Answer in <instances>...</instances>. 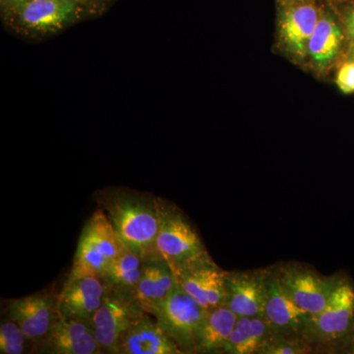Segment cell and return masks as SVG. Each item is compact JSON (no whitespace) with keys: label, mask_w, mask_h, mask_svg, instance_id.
I'll return each mask as SVG.
<instances>
[{"label":"cell","mask_w":354,"mask_h":354,"mask_svg":"<svg viewBox=\"0 0 354 354\" xmlns=\"http://www.w3.org/2000/svg\"><path fill=\"white\" fill-rule=\"evenodd\" d=\"M97 204L127 248L145 256L158 230V198L127 189L97 193Z\"/></svg>","instance_id":"6da1fadb"},{"label":"cell","mask_w":354,"mask_h":354,"mask_svg":"<svg viewBox=\"0 0 354 354\" xmlns=\"http://www.w3.org/2000/svg\"><path fill=\"white\" fill-rule=\"evenodd\" d=\"M86 18L87 13L76 0H25L2 21L21 38L44 41Z\"/></svg>","instance_id":"7a4b0ae2"},{"label":"cell","mask_w":354,"mask_h":354,"mask_svg":"<svg viewBox=\"0 0 354 354\" xmlns=\"http://www.w3.org/2000/svg\"><path fill=\"white\" fill-rule=\"evenodd\" d=\"M302 337L310 346H351L354 339V286L341 277L325 308L310 315Z\"/></svg>","instance_id":"3957f363"},{"label":"cell","mask_w":354,"mask_h":354,"mask_svg":"<svg viewBox=\"0 0 354 354\" xmlns=\"http://www.w3.org/2000/svg\"><path fill=\"white\" fill-rule=\"evenodd\" d=\"M151 252L160 256L174 270L208 251L183 212L158 198V230Z\"/></svg>","instance_id":"277c9868"},{"label":"cell","mask_w":354,"mask_h":354,"mask_svg":"<svg viewBox=\"0 0 354 354\" xmlns=\"http://www.w3.org/2000/svg\"><path fill=\"white\" fill-rule=\"evenodd\" d=\"M127 246L102 209H95L79 237L70 274H95L102 272Z\"/></svg>","instance_id":"5b68a950"},{"label":"cell","mask_w":354,"mask_h":354,"mask_svg":"<svg viewBox=\"0 0 354 354\" xmlns=\"http://www.w3.org/2000/svg\"><path fill=\"white\" fill-rule=\"evenodd\" d=\"M145 313L136 291L106 286L102 304L91 319L102 353L118 354L122 335Z\"/></svg>","instance_id":"8992f818"},{"label":"cell","mask_w":354,"mask_h":354,"mask_svg":"<svg viewBox=\"0 0 354 354\" xmlns=\"http://www.w3.org/2000/svg\"><path fill=\"white\" fill-rule=\"evenodd\" d=\"M274 270L286 295L311 315L325 308L341 279L322 276L313 268L297 262L283 263Z\"/></svg>","instance_id":"52a82bcc"},{"label":"cell","mask_w":354,"mask_h":354,"mask_svg":"<svg viewBox=\"0 0 354 354\" xmlns=\"http://www.w3.org/2000/svg\"><path fill=\"white\" fill-rule=\"evenodd\" d=\"M207 310L178 286L164 301L150 310L165 334L169 335L183 353H196L195 335Z\"/></svg>","instance_id":"ba28073f"},{"label":"cell","mask_w":354,"mask_h":354,"mask_svg":"<svg viewBox=\"0 0 354 354\" xmlns=\"http://www.w3.org/2000/svg\"><path fill=\"white\" fill-rule=\"evenodd\" d=\"M177 286L194 298L203 308L225 306L227 271L212 259L209 252L172 270Z\"/></svg>","instance_id":"9c48e42d"},{"label":"cell","mask_w":354,"mask_h":354,"mask_svg":"<svg viewBox=\"0 0 354 354\" xmlns=\"http://www.w3.org/2000/svg\"><path fill=\"white\" fill-rule=\"evenodd\" d=\"M272 268L227 272L225 306L237 317L263 316Z\"/></svg>","instance_id":"30bf717a"},{"label":"cell","mask_w":354,"mask_h":354,"mask_svg":"<svg viewBox=\"0 0 354 354\" xmlns=\"http://www.w3.org/2000/svg\"><path fill=\"white\" fill-rule=\"evenodd\" d=\"M6 306V317L18 324L30 341H37L48 334L60 318L58 295L53 292L9 299Z\"/></svg>","instance_id":"8fae6325"},{"label":"cell","mask_w":354,"mask_h":354,"mask_svg":"<svg viewBox=\"0 0 354 354\" xmlns=\"http://www.w3.org/2000/svg\"><path fill=\"white\" fill-rule=\"evenodd\" d=\"M41 353L99 354L101 346L95 339L91 320L59 318L48 334L37 339Z\"/></svg>","instance_id":"7c38bea8"},{"label":"cell","mask_w":354,"mask_h":354,"mask_svg":"<svg viewBox=\"0 0 354 354\" xmlns=\"http://www.w3.org/2000/svg\"><path fill=\"white\" fill-rule=\"evenodd\" d=\"M106 291V283L100 276L69 274L58 295L60 318L91 320L101 306Z\"/></svg>","instance_id":"4fadbf2b"},{"label":"cell","mask_w":354,"mask_h":354,"mask_svg":"<svg viewBox=\"0 0 354 354\" xmlns=\"http://www.w3.org/2000/svg\"><path fill=\"white\" fill-rule=\"evenodd\" d=\"M279 29L281 44L297 59L308 55L310 39L320 18L321 8L315 2L281 6Z\"/></svg>","instance_id":"5bb4252c"},{"label":"cell","mask_w":354,"mask_h":354,"mask_svg":"<svg viewBox=\"0 0 354 354\" xmlns=\"http://www.w3.org/2000/svg\"><path fill=\"white\" fill-rule=\"evenodd\" d=\"M272 268L263 317L274 335L302 337L311 314L307 313L283 290Z\"/></svg>","instance_id":"9a60e30c"},{"label":"cell","mask_w":354,"mask_h":354,"mask_svg":"<svg viewBox=\"0 0 354 354\" xmlns=\"http://www.w3.org/2000/svg\"><path fill=\"white\" fill-rule=\"evenodd\" d=\"M146 312L121 337L118 354H183L176 342Z\"/></svg>","instance_id":"2e32d148"},{"label":"cell","mask_w":354,"mask_h":354,"mask_svg":"<svg viewBox=\"0 0 354 354\" xmlns=\"http://www.w3.org/2000/svg\"><path fill=\"white\" fill-rule=\"evenodd\" d=\"M176 288V276L167 261L153 252L144 256L136 295L146 312L164 301Z\"/></svg>","instance_id":"e0dca14e"},{"label":"cell","mask_w":354,"mask_h":354,"mask_svg":"<svg viewBox=\"0 0 354 354\" xmlns=\"http://www.w3.org/2000/svg\"><path fill=\"white\" fill-rule=\"evenodd\" d=\"M237 318L239 317L225 306L207 310L195 335L196 353H225Z\"/></svg>","instance_id":"ac0fdd59"},{"label":"cell","mask_w":354,"mask_h":354,"mask_svg":"<svg viewBox=\"0 0 354 354\" xmlns=\"http://www.w3.org/2000/svg\"><path fill=\"white\" fill-rule=\"evenodd\" d=\"M274 335L263 316L239 317L227 346V354H261Z\"/></svg>","instance_id":"d6986e66"},{"label":"cell","mask_w":354,"mask_h":354,"mask_svg":"<svg viewBox=\"0 0 354 354\" xmlns=\"http://www.w3.org/2000/svg\"><path fill=\"white\" fill-rule=\"evenodd\" d=\"M342 31L332 14L321 9L320 18L308 46V55L319 68H326L339 55Z\"/></svg>","instance_id":"ffe728a7"},{"label":"cell","mask_w":354,"mask_h":354,"mask_svg":"<svg viewBox=\"0 0 354 354\" xmlns=\"http://www.w3.org/2000/svg\"><path fill=\"white\" fill-rule=\"evenodd\" d=\"M143 256L125 248L102 272L101 278L106 286L136 291L141 278Z\"/></svg>","instance_id":"44dd1931"},{"label":"cell","mask_w":354,"mask_h":354,"mask_svg":"<svg viewBox=\"0 0 354 354\" xmlns=\"http://www.w3.org/2000/svg\"><path fill=\"white\" fill-rule=\"evenodd\" d=\"M30 341L18 324L6 317L0 325V353L22 354L25 353L26 344Z\"/></svg>","instance_id":"7402d4cb"},{"label":"cell","mask_w":354,"mask_h":354,"mask_svg":"<svg viewBox=\"0 0 354 354\" xmlns=\"http://www.w3.org/2000/svg\"><path fill=\"white\" fill-rule=\"evenodd\" d=\"M312 346L302 337L272 335L261 354H302L311 353Z\"/></svg>","instance_id":"603a6c76"},{"label":"cell","mask_w":354,"mask_h":354,"mask_svg":"<svg viewBox=\"0 0 354 354\" xmlns=\"http://www.w3.org/2000/svg\"><path fill=\"white\" fill-rule=\"evenodd\" d=\"M337 85L344 94L354 92V62H346L337 72Z\"/></svg>","instance_id":"cb8c5ba5"},{"label":"cell","mask_w":354,"mask_h":354,"mask_svg":"<svg viewBox=\"0 0 354 354\" xmlns=\"http://www.w3.org/2000/svg\"><path fill=\"white\" fill-rule=\"evenodd\" d=\"M85 12L88 18L97 17L109 10V7L115 0H76Z\"/></svg>","instance_id":"d4e9b609"},{"label":"cell","mask_w":354,"mask_h":354,"mask_svg":"<svg viewBox=\"0 0 354 354\" xmlns=\"http://www.w3.org/2000/svg\"><path fill=\"white\" fill-rule=\"evenodd\" d=\"M25 0H0V10H1V18L8 15L15 10L18 6L24 2Z\"/></svg>","instance_id":"484cf974"},{"label":"cell","mask_w":354,"mask_h":354,"mask_svg":"<svg viewBox=\"0 0 354 354\" xmlns=\"http://www.w3.org/2000/svg\"><path fill=\"white\" fill-rule=\"evenodd\" d=\"M346 35L349 39H354V7L348 11L344 18Z\"/></svg>","instance_id":"4316f807"},{"label":"cell","mask_w":354,"mask_h":354,"mask_svg":"<svg viewBox=\"0 0 354 354\" xmlns=\"http://www.w3.org/2000/svg\"><path fill=\"white\" fill-rule=\"evenodd\" d=\"M281 6H286V4L292 3H302V2H312L314 0H279Z\"/></svg>","instance_id":"83f0119b"},{"label":"cell","mask_w":354,"mask_h":354,"mask_svg":"<svg viewBox=\"0 0 354 354\" xmlns=\"http://www.w3.org/2000/svg\"><path fill=\"white\" fill-rule=\"evenodd\" d=\"M353 57L354 58V46H353Z\"/></svg>","instance_id":"f1b7e54d"}]
</instances>
